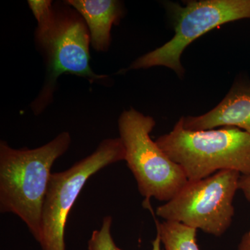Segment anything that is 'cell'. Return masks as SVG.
<instances>
[{
    "label": "cell",
    "instance_id": "52a82bcc",
    "mask_svg": "<svg viewBox=\"0 0 250 250\" xmlns=\"http://www.w3.org/2000/svg\"><path fill=\"white\" fill-rule=\"evenodd\" d=\"M120 138L104 140L90 155L67 170L52 173L42 212L39 244L42 250H66L65 231L68 215L88 179L113 164L125 161Z\"/></svg>",
    "mask_w": 250,
    "mask_h": 250
},
{
    "label": "cell",
    "instance_id": "3957f363",
    "mask_svg": "<svg viewBox=\"0 0 250 250\" xmlns=\"http://www.w3.org/2000/svg\"><path fill=\"white\" fill-rule=\"evenodd\" d=\"M156 143L180 166L188 182L221 170L250 174V134L239 128L188 131L181 118L172 131L159 136Z\"/></svg>",
    "mask_w": 250,
    "mask_h": 250
},
{
    "label": "cell",
    "instance_id": "8992f818",
    "mask_svg": "<svg viewBox=\"0 0 250 250\" xmlns=\"http://www.w3.org/2000/svg\"><path fill=\"white\" fill-rule=\"evenodd\" d=\"M241 174L221 170L200 180L188 182L170 201L157 207L156 215L204 232L221 236L234 215L233 202Z\"/></svg>",
    "mask_w": 250,
    "mask_h": 250
},
{
    "label": "cell",
    "instance_id": "8fae6325",
    "mask_svg": "<svg viewBox=\"0 0 250 250\" xmlns=\"http://www.w3.org/2000/svg\"><path fill=\"white\" fill-rule=\"evenodd\" d=\"M112 222L111 215H106L103 218L101 228L94 230L88 240V250H123L117 246L112 237Z\"/></svg>",
    "mask_w": 250,
    "mask_h": 250
},
{
    "label": "cell",
    "instance_id": "5bb4252c",
    "mask_svg": "<svg viewBox=\"0 0 250 250\" xmlns=\"http://www.w3.org/2000/svg\"><path fill=\"white\" fill-rule=\"evenodd\" d=\"M161 241L160 237L159 234L156 233V236L155 239L152 241V250H162L161 249Z\"/></svg>",
    "mask_w": 250,
    "mask_h": 250
},
{
    "label": "cell",
    "instance_id": "5b68a950",
    "mask_svg": "<svg viewBox=\"0 0 250 250\" xmlns=\"http://www.w3.org/2000/svg\"><path fill=\"white\" fill-rule=\"evenodd\" d=\"M172 22L174 35L170 41L131 62L124 71L166 67L182 78L184 68L182 54L194 41L226 23L250 20V0H200L188 1L185 6L166 3Z\"/></svg>",
    "mask_w": 250,
    "mask_h": 250
},
{
    "label": "cell",
    "instance_id": "277c9868",
    "mask_svg": "<svg viewBox=\"0 0 250 250\" xmlns=\"http://www.w3.org/2000/svg\"><path fill=\"white\" fill-rule=\"evenodd\" d=\"M155 126L152 117L134 108L125 110L118 119L125 161L136 179L140 193L145 197L143 206L150 210L151 198L170 201L188 182L180 166L151 139Z\"/></svg>",
    "mask_w": 250,
    "mask_h": 250
},
{
    "label": "cell",
    "instance_id": "9c48e42d",
    "mask_svg": "<svg viewBox=\"0 0 250 250\" xmlns=\"http://www.w3.org/2000/svg\"><path fill=\"white\" fill-rule=\"evenodd\" d=\"M84 20L89 30L90 44L95 50L106 52L111 44V28L124 15L121 1L116 0H67Z\"/></svg>",
    "mask_w": 250,
    "mask_h": 250
},
{
    "label": "cell",
    "instance_id": "ba28073f",
    "mask_svg": "<svg viewBox=\"0 0 250 250\" xmlns=\"http://www.w3.org/2000/svg\"><path fill=\"white\" fill-rule=\"evenodd\" d=\"M184 129L205 131L218 126H235L250 134V82L236 81L225 98L208 113L182 117Z\"/></svg>",
    "mask_w": 250,
    "mask_h": 250
},
{
    "label": "cell",
    "instance_id": "7a4b0ae2",
    "mask_svg": "<svg viewBox=\"0 0 250 250\" xmlns=\"http://www.w3.org/2000/svg\"><path fill=\"white\" fill-rule=\"evenodd\" d=\"M71 141L70 133L62 131L34 149H16L6 141L0 142V212L17 215L39 243L52 167Z\"/></svg>",
    "mask_w": 250,
    "mask_h": 250
},
{
    "label": "cell",
    "instance_id": "6da1fadb",
    "mask_svg": "<svg viewBox=\"0 0 250 250\" xmlns=\"http://www.w3.org/2000/svg\"><path fill=\"white\" fill-rule=\"evenodd\" d=\"M28 4L38 22L36 45L47 65L45 84L31 104L38 115L52 103L56 83L62 74L83 77L90 83L105 82L108 77L95 73L90 66V32L76 10L65 3V8L53 6L49 0H31Z\"/></svg>",
    "mask_w": 250,
    "mask_h": 250
},
{
    "label": "cell",
    "instance_id": "4fadbf2b",
    "mask_svg": "<svg viewBox=\"0 0 250 250\" xmlns=\"http://www.w3.org/2000/svg\"><path fill=\"white\" fill-rule=\"evenodd\" d=\"M237 250H250V229L242 237Z\"/></svg>",
    "mask_w": 250,
    "mask_h": 250
},
{
    "label": "cell",
    "instance_id": "30bf717a",
    "mask_svg": "<svg viewBox=\"0 0 250 250\" xmlns=\"http://www.w3.org/2000/svg\"><path fill=\"white\" fill-rule=\"evenodd\" d=\"M156 230L165 250H201L197 241L196 229L174 221L159 223Z\"/></svg>",
    "mask_w": 250,
    "mask_h": 250
},
{
    "label": "cell",
    "instance_id": "7c38bea8",
    "mask_svg": "<svg viewBox=\"0 0 250 250\" xmlns=\"http://www.w3.org/2000/svg\"><path fill=\"white\" fill-rule=\"evenodd\" d=\"M238 188L244 194L247 200L250 202V174L241 176Z\"/></svg>",
    "mask_w": 250,
    "mask_h": 250
}]
</instances>
